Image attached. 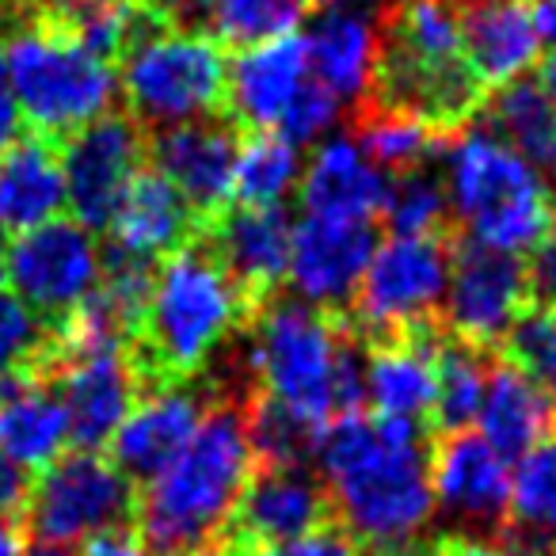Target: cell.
Returning <instances> with one entry per match:
<instances>
[{"label": "cell", "instance_id": "cell-1", "mask_svg": "<svg viewBox=\"0 0 556 556\" xmlns=\"http://www.w3.org/2000/svg\"><path fill=\"white\" fill-rule=\"evenodd\" d=\"M431 431L424 424L351 412L325 427L317 446L320 480L336 526L363 556H434Z\"/></svg>", "mask_w": 556, "mask_h": 556}, {"label": "cell", "instance_id": "cell-2", "mask_svg": "<svg viewBox=\"0 0 556 556\" xmlns=\"http://www.w3.org/2000/svg\"><path fill=\"white\" fill-rule=\"evenodd\" d=\"M252 317L255 309L237 290L206 237H194L191 244L161 260L149 305L130 340V358L146 396L184 389L191 378L210 370V358L229 340L244 336Z\"/></svg>", "mask_w": 556, "mask_h": 556}, {"label": "cell", "instance_id": "cell-3", "mask_svg": "<svg viewBox=\"0 0 556 556\" xmlns=\"http://www.w3.org/2000/svg\"><path fill=\"white\" fill-rule=\"evenodd\" d=\"M244 332V370L252 393L317 427L363 412L366 351L340 313H325L298 298H275L255 313Z\"/></svg>", "mask_w": 556, "mask_h": 556}, {"label": "cell", "instance_id": "cell-4", "mask_svg": "<svg viewBox=\"0 0 556 556\" xmlns=\"http://www.w3.org/2000/svg\"><path fill=\"white\" fill-rule=\"evenodd\" d=\"M244 404L240 396L210 393L202 424L184 454L138 488L134 530L153 556H191L222 538L248 480L255 477Z\"/></svg>", "mask_w": 556, "mask_h": 556}, {"label": "cell", "instance_id": "cell-5", "mask_svg": "<svg viewBox=\"0 0 556 556\" xmlns=\"http://www.w3.org/2000/svg\"><path fill=\"white\" fill-rule=\"evenodd\" d=\"M442 184L450 214L469 240L522 255L556 225V202L541 176L492 126H465L442 146Z\"/></svg>", "mask_w": 556, "mask_h": 556}, {"label": "cell", "instance_id": "cell-6", "mask_svg": "<svg viewBox=\"0 0 556 556\" xmlns=\"http://www.w3.org/2000/svg\"><path fill=\"white\" fill-rule=\"evenodd\" d=\"M4 58L20 115L31 123V134L54 146L115 111L118 77L111 62L96 58L50 20L24 16L9 27Z\"/></svg>", "mask_w": 556, "mask_h": 556}, {"label": "cell", "instance_id": "cell-7", "mask_svg": "<svg viewBox=\"0 0 556 556\" xmlns=\"http://www.w3.org/2000/svg\"><path fill=\"white\" fill-rule=\"evenodd\" d=\"M118 65H123L118 80L130 115L146 130L225 115L229 62L214 35L172 31L138 4Z\"/></svg>", "mask_w": 556, "mask_h": 556}, {"label": "cell", "instance_id": "cell-8", "mask_svg": "<svg viewBox=\"0 0 556 556\" xmlns=\"http://www.w3.org/2000/svg\"><path fill=\"white\" fill-rule=\"evenodd\" d=\"M454 237H389L378 244L355 298L348 328L358 343H386L434 325L450 278Z\"/></svg>", "mask_w": 556, "mask_h": 556}, {"label": "cell", "instance_id": "cell-9", "mask_svg": "<svg viewBox=\"0 0 556 556\" xmlns=\"http://www.w3.org/2000/svg\"><path fill=\"white\" fill-rule=\"evenodd\" d=\"M134 500L138 488L111 465V457L73 450L50 462L39 480H31L20 526L35 541L70 545L111 526L134 522Z\"/></svg>", "mask_w": 556, "mask_h": 556}, {"label": "cell", "instance_id": "cell-10", "mask_svg": "<svg viewBox=\"0 0 556 556\" xmlns=\"http://www.w3.org/2000/svg\"><path fill=\"white\" fill-rule=\"evenodd\" d=\"M103 252L96 232L73 217H54L39 229L20 232L9 240L4 255V282L50 328L70 320L96 294Z\"/></svg>", "mask_w": 556, "mask_h": 556}, {"label": "cell", "instance_id": "cell-11", "mask_svg": "<svg viewBox=\"0 0 556 556\" xmlns=\"http://www.w3.org/2000/svg\"><path fill=\"white\" fill-rule=\"evenodd\" d=\"M530 305L522 255L484 248L477 240H454L450 248V278L442 294L439 325L446 336L477 351L503 348L507 332Z\"/></svg>", "mask_w": 556, "mask_h": 556}, {"label": "cell", "instance_id": "cell-12", "mask_svg": "<svg viewBox=\"0 0 556 556\" xmlns=\"http://www.w3.org/2000/svg\"><path fill=\"white\" fill-rule=\"evenodd\" d=\"M149 134L130 111H108L62 141L65 202L73 222L92 232H108L130 191L134 176L146 168Z\"/></svg>", "mask_w": 556, "mask_h": 556}, {"label": "cell", "instance_id": "cell-13", "mask_svg": "<svg viewBox=\"0 0 556 556\" xmlns=\"http://www.w3.org/2000/svg\"><path fill=\"white\" fill-rule=\"evenodd\" d=\"M328 522H336V515L320 477L309 469H255L217 541L232 556H267Z\"/></svg>", "mask_w": 556, "mask_h": 556}, {"label": "cell", "instance_id": "cell-14", "mask_svg": "<svg viewBox=\"0 0 556 556\" xmlns=\"http://www.w3.org/2000/svg\"><path fill=\"white\" fill-rule=\"evenodd\" d=\"M434 510L450 518L457 538H484L507 526L510 462L480 431H442L431 442Z\"/></svg>", "mask_w": 556, "mask_h": 556}, {"label": "cell", "instance_id": "cell-15", "mask_svg": "<svg viewBox=\"0 0 556 556\" xmlns=\"http://www.w3.org/2000/svg\"><path fill=\"white\" fill-rule=\"evenodd\" d=\"M39 374L54 386L58 401L70 416V442L77 450H92V454L108 446L111 434L123 427V419L146 396L130 348L58 358V363L42 366Z\"/></svg>", "mask_w": 556, "mask_h": 556}, {"label": "cell", "instance_id": "cell-16", "mask_svg": "<svg viewBox=\"0 0 556 556\" xmlns=\"http://www.w3.org/2000/svg\"><path fill=\"white\" fill-rule=\"evenodd\" d=\"M240 141H244V130L229 115H206L156 130L149 138V161L184 194L187 206L202 222H210L225 206H232Z\"/></svg>", "mask_w": 556, "mask_h": 556}, {"label": "cell", "instance_id": "cell-17", "mask_svg": "<svg viewBox=\"0 0 556 556\" xmlns=\"http://www.w3.org/2000/svg\"><path fill=\"white\" fill-rule=\"evenodd\" d=\"M202 237L255 313L267 302H275L290 275L294 225H290L287 210L237 202V206H225L217 217H210Z\"/></svg>", "mask_w": 556, "mask_h": 556}, {"label": "cell", "instance_id": "cell-18", "mask_svg": "<svg viewBox=\"0 0 556 556\" xmlns=\"http://www.w3.org/2000/svg\"><path fill=\"white\" fill-rule=\"evenodd\" d=\"M374 252H378V225L374 222L305 217L302 225H294L287 278L294 282L302 302L343 317Z\"/></svg>", "mask_w": 556, "mask_h": 556}, {"label": "cell", "instance_id": "cell-19", "mask_svg": "<svg viewBox=\"0 0 556 556\" xmlns=\"http://www.w3.org/2000/svg\"><path fill=\"white\" fill-rule=\"evenodd\" d=\"M446 340V328L434 320L401 340L363 343L366 351V404L374 416L408 419V424H431L434 396H439V374L434 358Z\"/></svg>", "mask_w": 556, "mask_h": 556}, {"label": "cell", "instance_id": "cell-20", "mask_svg": "<svg viewBox=\"0 0 556 556\" xmlns=\"http://www.w3.org/2000/svg\"><path fill=\"white\" fill-rule=\"evenodd\" d=\"M305 80H309V47L302 35H282L240 50L237 62L229 65L225 115L244 134L275 130Z\"/></svg>", "mask_w": 556, "mask_h": 556}, {"label": "cell", "instance_id": "cell-21", "mask_svg": "<svg viewBox=\"0 0 556 556\" xmlns=\"http://www.w3.org/2000/svg\"><path fill=\"white\" fill-rule=\"evenodd\" d=\"M202 412L206 408L194 389H164L141 396L138 408L111 434V465L134 488H146L187 450L202 424Z\"/></svg>", "mask_w": 556, "mask_h": 556}, {"label": "cell", "instance_id": "cell-22", "mask_svg": "<svg viewBox=\"0 0 556 556\" xmlns=\"http://www.w3.org/2000/svg\"><path fill=\"white\" fill-rule=\"evenodd\" d=\"M462 54L480 88H507L526 80L541 58L533 4L526 0H465Z\"/></svg>", "mask_w": 556, "mask_h": 556}, {"label": "cell", "instance_id": "cell-23", "mask_svg": "<svg viewBox=\"0 0 556 556\" xmlns=\"http://www.w3.org/2000/svg\"><path fill=\"white\" fill-rule=\"evenodd\" d=\"M389 179L351 138L325 141L302 172L305 217L328 222H374L386 210Z\"/></svg>", "mask_w": 556, "mask_h": 556}, {"label": "cell", "instance_id": "cell-24", "mask_svg": "<svg viewBox=\"0 0 556 556\" xmlns=\"http://www.w3.org/2000/svg\"><path fill=\"white\" fill-rule=\"evenodd\" d=\"M206 222L184 202V194L168 184L156 168H141L111 222V244L141 260H168L194 237H202Z\"/></svg>", "mask_w": 556, "mask_h": 556}, {"label": "cell", "instance_id": "cell-25", "mask_svg": "<svg viewBox=\"0 0 556 556\" xmlns=\"http://www.w3.org/2000/svg\"><path fill=\"white\" fill-rule=\"evenodd\" d=\"M65 446L70 416L39 366L0 378V454L31 472L58 462Z\"/></svg>", "mask_w": 556, "mask_h": 556}, {"label": "cell", "instance_id": "cell-26", "mask_svg": "<svg viewBox=\"0 0 556 556\" xmlns=\"http://www.w3.org/2000/svg\"><path fill=\"white\" fill-rule=\"evenodd\" d=\"M65 206V172H62V146L39 138V134H20L4 153H0V232L20 237L27 229L54 222Z\"/></svg>", "mask_w": 556, "mask_h": 556}, {"label": "cell", "instance_id": "cell-27", "mask_svg": "<svg viewBox=\"0 0 556 556\" xmlns=\"http://www.w3.org/2000/svg\"><path fill=\"white\" fill-rule=\"evenodd\" d=\"M477 427L503 457H522L556 427V401L541 386H533L510 363H495L488 370V389L477 412Z\"/></svg>", "mask_w": 556, "mask_h": 556}, {"label": "cell", "instance_id": "cell-28", "mask_svg": "<svg viewBox=\"0 0 556 556\" xmlns=\"http://www.w3.org/2000/svg\"><path fill=\"white\" fill-rule=\"evenodd\" d=\"M309 77L320 80L336 100L363 103L378 62V24L351 9H328L313 24L309 39Z\"/></svg>", "mask_w": 556, "mask_h": 556}, {"label": "cell", "instance_id": "cell-29", "mask_svg": "<svg viewBox=\"0 0 556 556\" xmlns=\"http://www.w3.org/2000/svg\"><path fill=\"white\" fill-rule=\"evenodd\" d=\"M492 130L518 149L556 202V103L538 80H515L492 96Z\"/></svg>", "mask_w": 556, "mask_h": 556}, {"label": "cell", "instance_id": "cell-30", "mask_svg": "<svg viewBox=\"0 0 556 556\" xmlns=\"http://www.w3.org/2000/svg\"><path fill=\"white\" fill-rule=\"evenodd\" d=\"M507 538L541 556H556V431L510 469Z\"/></svg>", "mask_w": 556, "mask_h": 556}, {"label": "cell", "instance_id": "cell-31", "mask_svg": "<svg viewBox=\"0 0 556 556\" xmlns=\"http://www.w3.org/2000/svg\"><path fill=\"white\" fill-rule=\"evenodd\" d=\"M355 146L378 164L386 176H404V172L427 168L434 156H442V138L439 130H431L419 118L404 115V111L374 108V103H358L355 108Z\"/></svg>", "mask_w": 556, "mask_h": 556}, {"label": "cell", "instance_id": "cell-32", "mask_svg": "<svg viewBox=\"0 0 556 556\" xmlns=\"http://www.w3.org/2000/svg\"><path fill=\"white\" fill-rule=\"evenodd\" d=\"M248 442H252L255 469H305L317 462L325 427L309 424L298 412L252 393L244 404Z\"/></svg>", "mask_w": 556, "mask_h": 556}, {"label": "cell", "instance_id": "cell-33", "mask_svg": "<svg viewBox=\"0 0 556 556\" xmlns=\"http://www.w3.org/2000/svg\"><path fill=\"white\" fill-rule=\"evenodd\" d=\"M298 179H302V156H298L294 141H287L275 130L244 134L232 199L244 206H282V199Z\"/></svg>", "mask_w": 556, "mask_h": 556}, {"label": "cell", "instance_id": "cell-34", "mask_svg": "<svg viewBox=\"0 0 556 556\" xmlns=\"http://www.w3.org/2000/svg\"><path fill=\"white\" fill-rule=\"evenodd\" d=\"M488 351H477L469 343L446 336L434 358V374H439V396H434V419L439 431H469L477 424L480 401L488 389Z\"/></svg>", "mask_w": 556, "mask_h": 556}, {"label": "cell", "instance_id": "cell-35", "mask_svg": "<svg viewBox=\"0 0 556 556\" xmlns=\"http://www.w3.org/2000/svg\"><path fill=\"white\" fill-rule=\"evenodd\" d=\"M381 217L393 237H450V199L442 176L431 168L393 176Z\"/></svg>", "mask_w": 556, "mask_h": 556}, {"label": "cell", "instance_id": "cell-36", "mask_svg": "<svg viewBox=\"0 0 556 556\" xmlns=\"http://www.w3.org/2000/svg\"><path fill=\"white\" fill-rule=\"evenodd\" d=\"M302 0H214L210 35L222 47H260V42L294 35L302 24Z\"/></svg>", "mask_w": 556, "mask_h": 556}, {"label": "cell", "instance_id": "cell-37", "mask_svg": "<svg viewBox=\"0 0 556 556\" xmlns=\"http://www.w3.org/2000/svg\"><path fill=\"white\" fill-rule=\"evenodd\" d=\"M503 363L522 370L556 401V305H526L503 340Z\"/></svg>", "mask_w": 556, "mask_h": 556}, {"label": "cell", "instance_id": "cell-38", "mask_svg": "<svg viewBox=\"0 0 556 556\" xmlns=\"http://www.w3.org/2000/svg\"><path fill=\"white\" fill-rule=\"evenodd\" d=\"M50 348V325H42L12 290L0 287V378L31 370Z\"/></svg>", "mask_w": 556, "mask_h": 556}, {"label": "cell", "instance_id": "cell-39", "mask_svg": "<svg viewBox=\"0 0 556 556\" xmlns=\"http://www.w3.org/2000/svg\"><path fill=\"white\" fill-rule=\"evenodd\" d=\"M336 118H340V100H336L320 80L309 77L298 88L294 103H290L282 123H278V134L287 141H294V146H309V141H317L325 130H332Z\"/></svg>", "mask_w": 556, "mask_h": 556}, {"label": "cell", "instance_id": "cell-40", "mask_svg": "<svg viewBox=\"0 0 556 556\" xmlns=\"http://www.w3.org/2000/svg\"><path fill=\"white\" fill-rule=\"evenodd\" d=\"M526 290L533 305H556V225L526 260Z\"/></svg>", "mask_w": 556, "mask_h": 556}, {"label": "cell", "instance_id": "cell-41", "mask_svg": "<svg viewBox=\"0 0 556 556\" xmlns=\"http://www.w3.org/2000/svg\"><path fill=\"white\" fill-rule=\"evenodd\" d=\"M149 9L164 27L172 31H199L210 35V16H214V0H146Z\"/></svg>", "mask_w": 556, "mask_h": 556}, {"label": "cell", "instance_id": "cell-42", "mask_svg": "<svg viewBox=\"0 0 556 556\" xmlns=\"http://www.w3.org/2000/svg\"><path fill=\"white\" fill-rule=\"evenodd\" d=\"M267 556H363V548H358L340 526L328 522L325 530L309 533V538H302V541H290V545L275 548V553H267Z\"/></svg>", "mask_w": 556, "mask_h": 556}, {"label": "cell", "instance_id": "cell-43", "mask_svg": "<svg viewBox=\"0 0 556 556\" xmlns=\"http://www.w3.org/2000/svg\"><path fill=\"white\" fill-rule=\"evenodd\" d=\"M77 556H153L149 545L141 541V533L134 530V522L126 526H111V530H100L92 538L80 541Z\"/></svg>", "mask_w": 556, "mask_h": 556}, {"label": "cell", "instance_id": "cell-44", "mask_svg": "<svg viewBox=\"0 0 556 556\" xmlns=\"http://www.w3.org/2000/svg\"><path fill=\"white\" fill-rule=\"evenodd\" d=\"M434 556H541L533 548L518 545V541L503 538V541H492V538H439V553Z\"/></svg>", "mask_w": 556, "mask_h": 556}, {"label": "cell", "instance_id": "cell-45", "mask_svg": "<svg viewBox=\"0 0 556 556\" xmlns=\"http://www.w3.org/2000/svg\"><path fill=\"white\" fill-rule=\"evenodd\" d=\"M27 495H31V472L12 462L9 454H0V510L20 518L27 507Z\"/></svg>", "mask_w": 556, "mask_h": 556}, {"label": "cell", "instance_id": "cell-46", "mask_svg": "<svg viewBox=\"0 0 556 556\" xmlns=\"http://www.w3.org/2000/svg\"><path fill=\"white\" fill-rule=\"evenodd\" d=\"M20 108L16 96H12V80H9V58H4V42H0V153L20 138Z\"/></svg>", "mask_w": 556, "mask_h": 556}, {"label": "cell", "instance_id": "cell-47", "mask_svg": "<svg viewBox=\"0 0 556 556\" xmlns=\"http://www.w3.org/2000/svg\"><path fill=\"white\" fill-rule=\"evenodd\" d=\"M24 526H20V518L4 515L0 510V556H20L24 553Z\"/></svg>", "mask_w": 556, "mask_h": 556}, {"label": "cell", "instance_id": "cell-48", "mask_svg": "<svg viewBox=\"0 0 556 556\" xmlns=\"http://www.w3.org/2000/svg\"><path fill=\"white\" fill-rule=\"evenodd\" d=\"M533 20H538L541 47H548L556 54V0H538L533 4Z\"/></svg>", "mask_w": 556, "mask_h": 556}, {"label": "cell", "instance_id": "cell-49", "mask_svg": "<svg viewBox=\"0 0 556 556\" xmlns=\"http://www.w3.org/2000/svg\"><path fill=\"white\" fill-rule=\"evenodd\" d=\"M20 556H77L70 545H54V541H35V545H24Z\"/></svg>", "mask_w": 556, "mask_h": 556}, {"label": "cell", "instance_id": "cell-50", "mask_svg": "<svg viewBox=\"0 0 556 556\" xmlns=\"http://www.w3.org/2000/svg\"><path fill=\"white\" fill-rule=\"evenodd\" d=\"M538 85L545 88V96H548V100L556 103V54L548 58L545 65H541V77H538Z\"/></svg>", "mask_w": 556, "mask_h": 556}, {"label": "cell", "instance_id": "cell-51", "mask_svg": "<svg viewBox=\"0 0 556 556\" xmlns=\"http://www.w3.org/2000/svg\"><path fill=\"white\" fill-rule=\"evenodd\" d=\"M191 556H232L229 548L222 545V541H210V545H202V548H194Z\"/></svg>", "mask_w": 556, "mask_h": 556}, {"label": "cell", "instance_id": "cell-52", "mask_svg": "<svg viewBox=\"0 0 556 556\" xmlns=\"http://www.w3.org/2000/svg\"><path fill=\"white\" fill-rule=\"evenodd\" d=\"M4 255H9V240L0 232V287H4Z\"/></svg>", "mask_w": 556, "mask_h": 556}, {"label": "cell", "instance_id": "cell-53", "mask_svg": "<svg viewBox=\"0 0 556 556\" xmlns=\"http://www.w3.org/2000/svg\"><path fill=\"white\" fill-rule=\"evenodd\" d=\"M302 4H309V9H325V4H336V0H302Z\"/></svg>", "mask_w": 556, "mask_h": 556}, {"label": "cell", "instance_id": "cell-54", "mask_svg": "<svg viewBox=\"0 0 556 556\" xmlns=\"http://www.w3.org/2000/svg\"><path fill=\"white\" fill-rule=\"evenodd\" d=\"M134 4H146V0H134Z\"/></svg>", "mask_w": 556, "mask_h": 556}]
</instances>
